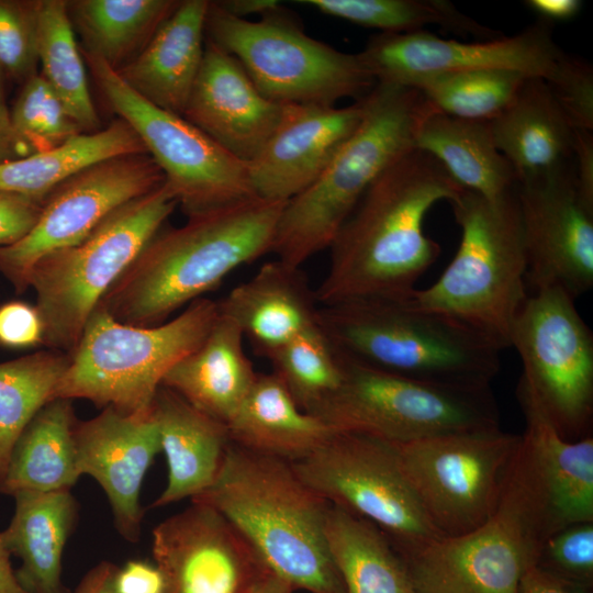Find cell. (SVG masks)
<instances>
[{"label":"cell","instance_id":"cell-33","mask_svg":"<svg viewBox=\"0 0 593 593\" xmlns=\"http://www.w3.org/2000/svg\"><path fill=\"white\" fill-rule=\"evenodd\" d=\"M142 153L146 149L139 137L119 119L52 150L0 163V191L44 200L58 184L90 165Z\"/></svg>","mask_w":593,"mask_h":593},{"label":"cell","instance_id":"cell-10","mask_svg":"<svg viewBox=\"0 0 593 593\" xmlns=\"http://www.w3.org/2000/svg\"><path fill=\"white\" fill-rule=\"evenodd\" d=\"M205 32L239 61L266 98L280 104L357 101L376 83L358 54L311 37L281 9L251 21L210 1Z\"/></svg>","mask_w":593,"mask_h":593},{"label":"cell","instance_id":"cell-39","mask_svg":"<svg viewBox=\"0 0 593 593\" xmlns=\"http://www.w3.org/2000/svg\"><path fill=\"white\" fill-rule=\"evenodd\" d=\"M527 78L512 70L483 69L427 74L401 85L419 90L444 114L488 122L508 105Z\"/></svg>","mask_w":593,"mask_h":593},{"label":"cell","instance_id":"cell-23","mask_svg":"<svg viewBox=\"0 0 593 593\" xmlns=\"http://www.w3.org/2000/svg\"><path fill=\"white\" fill-rule=\"evenodd\" d=\"M320 307L302 268L277 258L219 301L220 312L239 326L244 338L264 358L317 326Z\"/></svg>","mask_w":593,"mask_h":593},{"label":"cell","instance_id":"cell-31","mask_svg":"<svg viewBox=\"0 0 593 593\" xmlns=\"http://www.w3.org/2000/svg\"><path fill=\"white\" fill-rule=\"evenodd\" d=\"M72 401L46 403L19 436L0 493L71 490L81 477L76 458Z\"/></svg>","mask_w":593,"mask_h":593},{"label":"cell","instance_id":"cell-11","mask_svg":"<svg viewBox=\"0 0 593 593\" xmlns=\"http://www.w3.org/2000/svg\"><path fill=\"white\" fill-rule=\"evenodd\" d=\"M342 360L338 388L312 413L334 432L359 433L404 444L500 427L491 389L446 388L394 374L344 355Z\"/></svg>","mask_w":593,"mask_h":593},{"label":"cell","instance_id":"cell-24","mask_svg":"<svg viewBox=\"0 0 593 593\" xmlns=\"http://www.w3.org/2000/svg\"><path fill=\"white\" fill-rule=\"evenodd\" d=\"M209 7L208 0L180 1L144 48L114 70L141 97L182 116L203 58Z\"/></svg>","mask_w":593,"mask_h":593},{"label":"cell","instance_id":"cell-16","mask_svg":"<svg viewBox=\"0 0 593 593\" xmlns=\"http://www.w3.org/2000/svg\"><path fill=\"white\" fill-rule=\"evenodd\" d=\"M164 181L147 153L108 158L79 170L44 198L40 217L24 237L0 247V273L16 292H24L38 259L78 244L115 209Z\"/></svg>","mask_w":593,"mask_h":593},{"label":"cell","instance_id":"cell-22","mask_svg":"<svg viewBox=\"0 0 593 593\" xmlns=\"http://www.w3.org/2000/svg\"><path fill=\"white\" fill-rule=\"evenodd\" d=\"M286 105L266 98L239 61L209 40L182 116L249 163L280 124Z\"/></svg>","mask_w":593,"mask_h":593},{"label":"cell","instance_id":"cell-47","mask_svg":"<svg viewBox=\"0 0 593 593\" xmlns=\"http://www.w3.org/2000/svg\"><path fill=\"white\" fill-rule=\"evenodd\" d=\"M116 593H165V577L153 561L132 559L116 567L113 577Z\"/></svg>","mask_w":593,"mask_h":593},{"label":"cell","instance_id":"cell-14","mask_svg":"<svg viewBox=\"0 0 593 593\" xmlns=\"http://www.w3.org/2000/svg\"><path fill=\"white\" fill-rule=\"evenodd\" d=\"M574 299L557 287L533 291L510 337L526 383L562 437L592 435L593 334Z\"/></svg>","mask_w":593,"mask_h":593},{"label":"cell","instance_id":"cell-25","mask_svg":"<svg viewBox=\"0 0 593 593\" xmlns=\"http://www.w3.org/2000/svg\"><path fill=\"white\" fill-rule=\"evenodd\" d=\"M160 451L167 461V484L153 508L193 499L216 480L232 444L227 425L199 411L161 385L152 406Z\"/></svg>","mask_w":593,"mask_h":593},{"label":"cell","instance_id":"cell-35","mask_svg":"<svg viewBox=\"0 0 593 593\" xmlns=\"http://www.w3.org/2000/svg\"><path fill=\"white\" fill-rule=\"evenodd\" d=\"M177 0H75L68 14L81 51L118 70L135 57L171 15Z\"/></svg>","mask_w":593,"mask_h":593},{"label":"cell","instance_id":"cell-54","mask_svg":"<svg viewBox=\"0 0 593 593\" xmlns=\"http://www.w3.org/2000/svg\"><path fill=\"white\" fill-rule=\"evenodd\" d=\"M10 558L11 553L0 532V593H27L19 583Z\"/></svg>","mask_w":593,"mask_h":593},{"label":"cell","instance_id":"cell-13","mask_svg":"<svg viewBox=\"0 0 593 593\" xmlns=\"http://www.w3.org/2000/svg\"><path fill=\"white\" fill-rule=\"evenodd\" d=\"M295 472L329 504L377 526L400 556L443 537L427 517L401 465L394 444L334 432Z\"/></svg>","mask_w":593,"mask_h":593},{"label":"cell","instance_id":"cell-50","mask_svg":"<svg viewBox=\"0 0 593 593\" xmlns=\"http://www.w3.org/2000/svg\"><path fill=\"white\" fill-rule=\"evenodd\" d=\"M526 5L535 12L541 21H569L575 18L583 5L579 0H528Z\"/></svg>","mask_w":593,"mask_h":593},{"label":"cell","instance_id":"cell-20","mask_svg":"<svg viewBox=\"0 0 593 593\" xmlns=\"http://www.w3.org/2000/svg\"><path fill=\"white\" fill-rule=\"evenodd\" d=\"M80 475L93 478L107 495L119 534L139 540L144 510L141 490L160 451L153 412L133 414L107 406L96 416L77 419L74 428Z\"/></svg>","mask_w":593,"mask_h":593},{"label":"cell","instance_id":"cell-4","mask_svg":"<svg viewBox=\"0 0 593 593\" xmlns=\"http://www.w3.org/2000/svg\"><path fill=\"white\" fill-rule=\"evenodd\" d=\"M318 325L342 355L421 382L484 390L501 369L503 349L497 344L407 299L323 305Z\"/></svg>","mask_w":593,"mask_h":593},{"label":"cell","instance_id":"cell-18","mask_svg":"<svg viewBox=\"0 0 593 593\" xmlns=\"http://www.w3.org/2000/svg\"><path fill=\"white\" fill-rule=\"evenodd\" d=\"M564 54L545 21L513 36L474 42L446 40L426 30L382 32L358 53L376 81L394 83L427 74L483 69L512 70L547 81Z\"/></svg>","mask_w":593,"mask_h":593},{"label":"cell","instance_id":"cell-55","mask_svg":"<svg viewBox=\"0 0 593 593\" xmlns=\"http://www.w3.org/2000/svg\"><path fill=\"white\" fill-rule=\"evenodd\" d=\"M296 591L272 572L262 577L248 593H295Z\"/></svg>","mask_w":593,"mask_h":593},{"label":"cell","instance_id":"cell-5","mask_svg":"<svg viewBox=\"0 0 593 593\" xmlns=\"http://www.w3.org/2000/svg\"><path fill=\"white\" fill-rule=\"evenodd\" d=\"M362 102L357 130L281 212L271 253L290 266L302 267L329 248L369 186L415 149L422 122L436 110L416 88L394 82L376 81Z\"/></svg>","mask_w":593,"mask_h":593},{"label":"cell","instance_id":"cell-6","mask_svg":"<svg viewBox=\"0 0 593 593\" xmlns=\"http://www.w3.org/2000/svg\"><path fill=\"white\" fill-rule=\"evenodd\" d=\"M556 532L533 454L522 443L493 513L477 528L402 555L415 593H519Z\"/></svg>","mask_w":593,"mask_h":593},{"label":"cell","instance_id":"cell-38","mask_svg":"<svg viewBox=\"0 0 593 593\" xmlns=\"http://www.w3.org/2000/svg\"><path fill=\"white\" fill-rule=\"evenodd\" d=\"M317 11L383 33L422 31L438 25L455 33L484 38L500 36L443 0H298Z\"/></svg>","mask_w":593,"mask_h":593},{"label":"cell","instance_id":"cell-40","mask_svg":"<svg viewBox=\"0 0 593 593\" xmlns=\"http://www.w3.org/2000/svg\"><path fill=\"white\" fill-rule=\"evenodd\" d=\"M272 373L296 404L312 414L338 388L343 360L320 325L310 328L266 357Z\"/></svg>","mask_w":593,"mask_h":593},{"label":"cell","instance_id":"cell-34","mask_svg":"<svg viewBox=\"0 0 593 593\" xmlns=\"http://www.w3.org/2000/svg\"><path fill=\"white\" fill-rule=\"evenodd\" d=\"M325 532L346 593H415L403 559L372 523L331 504Z\"/></svg>","mask_w":593,"mask_h":593},{"label":"cell","instance_id":"cell-43","mask_svg":"<svg viewBox=\"0 0 593 593\" xmlns=\"http://www.w3.org/2000/svg\"><path fill=\"white\" fill-rule=\"evenodd\" d=\"M568 582L593 589V522L570 524L547 538L536 564Z\"/></svg>","mask_w":593,"mask_h":593},{"label":"cell","instance_id":"cell-48","mask_svg":"<svg viewBox=\"0 0 593 593\" xmlns=\"http://www.w3.org/2000/svg\"><path fill=\"white\" fill-rule=\"evenodd\" d=\"M572 169L582 200L593 208V135L592 131L574 130Z\"/></svg>","mask_w":593,"mask_h":593},{"label":"cell","instance_id":"cell-12","mask_svg":"<svg viewBox=\"0 0 593 593\" xmlns=\"http://www.w3.org/2000/svg\"><path fill=\"white\" fill-rule=\"evenodd\" d=\"M81 54L108 104L139 137L187 216L257 197L246 161L183 116L141 97L99 57Z\"/></svg>","mask_w":593,"mask_h":593},{"label":"cell","instance_id":"cell-1","mask_svg":"<svg viewBox=\"0 0 593 593\" xmlns=\"http://www.w3.org/2000/svg\"><path fill=\"white\" fill-rule=\"evenodd\" d=\"M462 190L433 156L416 148L385 169L328 248L327 271L315 290L320 305L407 299L440 255L424 231L427 212Z\"/></svg>","mask_w":593,"mask_h":593},{"label":"cell","instance_id":"cell-17","mask_svg":"<svg viewBox=\"0 0 593 593\" xmlns=\"http://www.w3.org/2000/svg\"><path fill=\"white\" fill-rule=\"evenodd\" d=\"M527 287H557L577 300L593 287V208L580 197L572 158L516 181Z\"/></svg>","mask_w":593,"mask_h":593},{"label":"cell","instance_id":"cell-26","mask_svg":"<svg viewBox=\"0 0 593 593\" xmlns=\"http://www.w3.org/2000/svg\"><path fill=\"white\" fill-rule=\"evenodd\" d=\"M517 398L525 419L522 434L546 489L556 532L593 522V437L570 440L559 433L526 383Z\"/></svg>","mask_w":593,"mask_h":593},{"label":"cell","instance_id":"cell-46","mask_svg":"<svg viewBox=\"0 0 593 593\" xmlns=\"http://www.w3.org/2000/svg\"><path fill=\"white\" fill-rule=\"evenodd\" d=\"M43 200L0 191V247L14 244L36 224Z\"/></svg>","mask_w":593,"mask_h":593},{"label":"cell","instance_id":"cell-36","mask_svg":"<svg viewBox=\"0 0 593 593\" xmlns=\"http://www.w3.org/2000/svg\"><path fill=\"white\" fill-rule=\"evenodd\" d=\"M37 58L41 75L83 133L101 130L90 96L86 63L65 0H40Z\"/></svg>","mask_w":593,"mask_h":593},{"label":"cell","instance_id":"cell-45","mask_svg":"<svg viewBox=\"0 0 593 593\" xmlns=\"http://www.w3.org/2000/svg\"><path fill=\"white\" fill-rule=\"evenodd\" d=\"M44 327L35 305L10 301L0 305V346L13 349L42 345Z\"/></svg>","mask_w":593,"mask_h":593},{"label":"cell","instance_id":"cell-56","mask_svg":"<svg viewBox=\"0 0 593 593\" xmlns=\"http://www.w3.org/2000/svg\"><path fill=\"white\" fill-rule=\"evenodd\" d=\"M16 158H19V155L14 149L7 145L0 144V163Z\"/></svg>","mask_w":593,"mask_h":593},{"label":"cell","instance_id":"cell-21","mask_svg":"<svg viewBox=\"0 0 593 593\" xmlns=\"http://www.w3.org/2000/svg\"><path fill=\"white\" fill-rule=\"evenodd\" d=\"M362 116V98L343 108L287 104L273 134L247 163L255 194L287 202L301 193L321 176Z\"/></svg>","mask_w":593,"mask_h":593},{"label":"cell","instance_id":"cell-44","mask_svg":"<svg viewBox=\"0 0 593 593\" xmlns=\"http://www.w3.org/2000/svg\"><path fill=\"white\" fill-rule=\"evenodd\" d=\"M555 99L574 130H593V70L567 53L549 80Z\"/></svg>","mask_w":593,"mask_h":593},{"label":"cell","instance_id":"cell-19","mask_svg":"<svg viewBox=\"0 0 593 593\" xmlns=\"http://www.w3.org/2000/svg\"><path fill=\"white\" fill-rule=\"evenodd\" d=\"M152 553L165 593H248L270 572L225 517L197 502L153 529Z\"/></svg>","mask_w":593,"mask_h":593},{"label":"cell","instance_id":"cell-41","mask_svg":"<svg viewBox=\"0 0 593 593\" xmlns=\"http://www.w3.org/2000/svg\"><path fill=\"white\" fill-rule=\"evenodd\" d=\"M10 116L29 155L52 150L83 133L38 72L23 82Z\"/></svg>","mask_w":593,"mask_h":593},{"label":"cell","instance_id":"cell-37","mask_svg":"<svg viewBox=\"0 0 593 593\" xmlns=\"http://www.w3.org/2000/svg\"><path fill=\"white\" fill-rule=\"evenodd\" d=\"M67 365L68 354L47 348L0 363V486L19 436L54 400Z\"/></svg>","mask_w":593,"mask_h":593},{"label":"cell","instance_id":"cell-2","mask_svg":"<svg viewBox=\"0 0 593 593\" xmlns=\"http://www.w3.org/2000/svg\"><path fill=\"white\" fill-rule=\"evenodd\" d=\"M286 203L254 197L161 227L97 307L134 326L168 321L238 267L271 253Z\"/></svg>","mask_w":593,"mask_h":593},{"label":"cell","instance_id":"cell-52","mask_svg":"<svg viewBox=\"0 0 593 593\" xmlns=\"http://www.w3.org/2000/svg\"><path fill=\"white\" fill-rule=\"evenodd\" d=\"M215 3L223 11L239 19H247L251 14L264 16L281 9L278 0H223Z\"/></svg>","mask_w":593,"mask_h":593},{"label":"cell","instance_id":"cell-32","mask_svg":"<svg viewBox=\"0 0 593 593\" xmlns=\"http://www.w3.org/2000/svg\"><path fill=\"white\" fill-rule=\"evenodd\" d=\"M415 148L433 156L463 189L496 199L516 184V176L496 148L489 123L430 112Z\"/></svg>","mask_w":593,"mask_h":593},{"label":"cell","instance_id":"cell-9","mask_svg":"<svg viewBox=\"0 0 593 593\" xmlns=\"http://www.w3.org/2000/svg\"><path fill=\"white\" fill-rule=\"evenodd\" d=\"M177 206L164 181L115 209L78 244L36 261L27 288L35 292L43 346L65 354L76 347L103 295Z\"/></svg>","mask_w":593,"mask_h":593},{"label":"cell","instance_id":"cell-28","mask_svg":"<svg viewBox=\"0 0 593 593\" xmlns=\"http://www.w3.org/2000/svg\"><path fill=\"white\" fill-rule=\"evenodd\" d=\"M14 513L1 532L11 556L20 559L15 575L27 593H70L61 579L63 555L78 518L70 490L19 492Z\"/></svg>","mask_w":593,"mask_h":593},{"label":"cell","instance_id":"cell-27","mask_svg":"<svg viewBox=\"0 0 593 593\" xmlns=\"http://www.w3.org/2000/svg\"><path fill=\"white\" fill-rule=\"evenodd\" d=\"M257 374L245 353L242 329L219 312L203 342L168 371L161 385L227 425Z\"/></svg>","mask_w":593,"mask_h":593},{"label":"cell","instance_id":"cell-15","mask_svg":"<svg viewBox=\"0 0 593 593\" xmlns=\"http://www.w3.org/2000/svg\"><path fill=\"white\" fill-rule=\"evenodd\" d=\"M521 443L522 435L495 427L394 445L430 523L454 537L493 513Z\"/></svg>","mask_w":593,"mask_h":593},{"label":"cell","instance_id":"cell-30","mask_svg":"<svg viewBox=\"0 0 593 593\" xmlns=\"http://www.w3.org/2000/svg\"><path fill=\"white\" fill-rule=\"evenodd\" d=\"M227 428L234 445L291 463L310 456L334 433L300 409L272 372L257 374Z\"/></svg>","mask_w":593,"mask_h":593},{"label":"cell","instance_id":"cell-53","mask_svg":"<svg viewBox=\"0 0 593 593\" xmlns=\"http://www.w3.org/2000/svg\"><path fill=\"white\" fill-rule=\"evenodd\" d=\"M0 144L13 148L21 157L29 156L25 148L18 139L11 124L10 109L5 102L3 87V70L0 67Z\"/></svg>","mask_w":593,"mask_h":593},{"label":"cell","instance_id":"cell-29","mask_svg":"<svg viewBox=\"0 0 593 593\" xmlns=\"http://www.w3.org/2000/svg\"><path fill=\"white\" fill-rule=\"evenodd\" d=\"M488 123L516 181L572 158L574 128L541 78H527L508 105Z\"/></svg>","mask_w":593,"mask_h":593},{"label":"cell","instance_id":"cell-7","mask_svg":"<svg viewBox=\"0 0 593 593\" xmlns=\"http://www.w3.org/2000/svg\"><path fill=\"white\" fill-rule=\"evenodd\" d=\"M461 230L459 247L440 277L407 301L452 317L510 347L527 299V259L515 187L496 199L463 189L449 201Z\"/></svg>","mask_w":593,"mask_h":593},{"label":"cell","instance_id":"cell-51","mask_svg":"<svg viewBox=\"0 0 593 593\" xmlns=\"http://www.w3.org/2000/svg\"><path fill=\"white\" fill-rule=\"evenodd\" d=\"M115 570L116 566L110 561L98 562L87 571L70 593H116L113 586Z\"/></svg>","mask_w":593,"mask_h":593},{"label":"cell","instance_id":"cell-3","mask_svg":"<svg viewBox=\"0 0 593 593\" xmlns=\"http://www.w3.org/2000/svg\"><path fill=\"white\" fill-rule=\"evenodd\" d=\"M191 502L225 517L295 591L346 593L326 538L331 504L291 462L232 443L214 483Z\"/></svg>","mask_w":593,"mask_h":593},{"label":"cell","instance_id":"cell-42","mask_svg":"<svg viewBox=\"0 0 593 593\" xmlns=\"http://www.w3.org/2000/svg\"><path fill=\"white\" fill-rule=\"evenodd\" d=\"M40 0H0V67L24 82L37 72Z\"/></svg>","mask_w":593,"mask_h":593},{"label":"cell","instance_id":"cell-49","mask_svg":"<svg viewBox=\"0 0 593 593\" xmlns=\"http://www.w3.org/2000/svg\"><path fill=\"white\" fill-rule=\"evenodd\" d=\"M592 590L562 580L535 566L524 575L519 593H592Z\"/></svg>","mask_w":593,"mask_h":593},{"label":"cell","instance_id":"cell-8","mask_svg":"<svg viewBox=\"0 0 593 593\" xmlns=\"http://www.w3.org/2000/svg\"><path fill=\"white\" fill-rule=\"evenodd\" d=\"M219 302L201 298L155 326L115 321L96 307L56 387L54 399L145 414L168 371L194 350L219 316Z\"/></svg>","mask_w":593,"mask_h":593}]
</instances>
